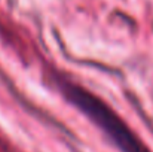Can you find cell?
Returning a JSON list of instances; mask_svg holds the SVG:
<instances>
[{
  "label": "cell",
  "instance_id": "obj_1",
  "mask_svg": "<svg viewBox=\"0 0 153 152\" xmlns=\"http://www.w3.org/2000/svg\"><path fill=\"white\" fill-rule=\"evenodd\" d=\"M58 87L67 101L91 119L122 152H150L128 124L92 91L64 79L58 81Z\"/></svg>",
  "mask_w": 153,
  "mask_h": 152
}]
</instances>
